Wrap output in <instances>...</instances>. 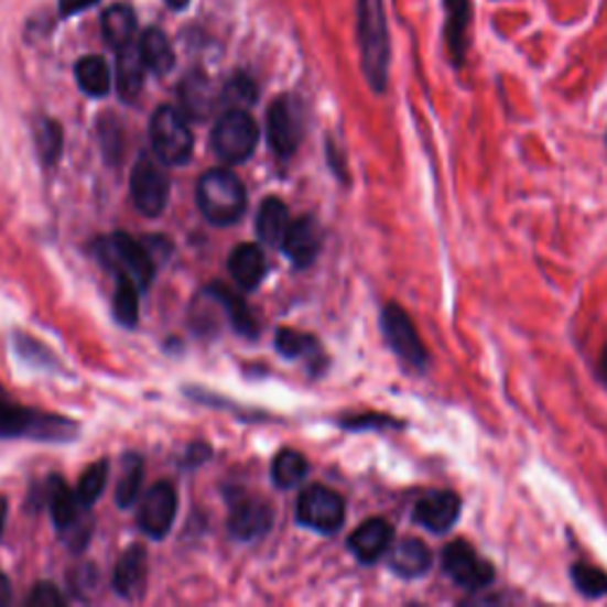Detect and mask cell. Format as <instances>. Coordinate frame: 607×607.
<instances>
[{"label": "cell", "instance_id": "4fadbf2b", "mask_svg": "<svg viewBox=\"0 0 607 607\" xmlns=\"http://www.w3.org/2000/svg\"><path fill=\"white\" fill-rule=\"evenodd\" d=\"M176 508H178L176 489L171 487L169 481L154 485L143 496V503H140L138 527L152 539H164L169 534L171 524L176 520Z\"/></svg>", "mask_w": 607, "mask_h": 607}, {"label": "cell", "instance_id": "74e56055", "mask_svg": "<svg viewBox=\"0 0 607 607\" xmlns=\"http://www.w3.org/2000/svg\"><path fill=\"white\" fill-rule=\"evenodd\" d=\"M26 605H31V607H62V605H65V596H62L59 588H55L53 584H39L34 588V594L29 596Z\"/></svg>", "mask_w": 607, "mask_h": 607}, {"label": "cell", "instance_id": "1f68e13d", "mask_svg": "<svg viewBox=\"0 0 607 607\" xmlns=\"http://www.w3.org/2000/svg\"><path fill=\"white\" fill-rule=\"evenodd\" d=\"M140 290L133 280L129 278H117V292H115V316L121 325H127V328H133V325L138 323V314H140V306H138V297H140Z\"/></svg>", "mask_w": 607, "mask_h": 607}, {"label": "cell", "instance_id": "ffe728a7", "mask_svg": "<svg viewBox=\"0 0 607 607\" xmlns=\"http://www.w3.org/2000/svg\"><path fill=\"white\" fill-rule=\"evenodd\" d=\"M228 269L230 275L242 290H254L267 275V257H263L261 247L245 242L240 247L232 249V254L228 259Z\"/></svg>", "mask_w": 607, "mask_h": 607}, {"label": "cell", "instance_id": "d6a6232c", "mask_svg": "<svg viewBox=\"0 0 607 607\" xmlns=\"http://www.w3.org/2000/svg\"><path fill=\"white\" fill-rule=\"evenodd\" d=\"M572 582L577 590L586 598H603L607 596V574L588 563H574L572 570Z\"/></svg>", "mask_w": 607, "mask_h": 607}, {"label": "cell", "instance_id": "603a6c76", "mask_svg": "<svg viewBox=\"0 0 607 607\" xmlns=\"http://www.w3.org/2000/svg\"><path fill=\"white\" fill-rule=\"evenodd\" d=\"M138 51L145 62V67L158 76L169 74L176 65V55H174V48H171V41L158 26H150L143 31V36L138 41Z\"/></svg>", "mask_w": 607, "mask_h": 607}, {"label": "cell", "instance_id": "d4e9b609", "mask_svg": "<svg viewBox=\"0 0 607 607\" xmlns=\"http://www.w3.org/2000/svg\"><path fill=\"white\" fill-rule=\"evenodd\" d=\"M290 228V216L283 199L267 197L261 202L257 214V236L263 245H283L285 232Z\"/></svg>", "mask_w": 607, "mask_h": 607}, {"label": "cell", "instance_id": "5bb4252c", "mask_svg": "<svg viewBox=\"0 0 607 607\" xmlns=\"http://www.w3.org/2000/svg\"><path fill=\"white\" fill-rule=\"evenodd\" d=\"M460 506V496L454 491H430L415 501L413 520L432 534H446L456 527Z\"/></svg>", "mask_w": 607, "mask_h": 607}, {"label": "cell", "instance_id": "83f0119b", "mask_svg": "<svg viewBox=\"0 0 607 607\" xmlns=\"http://www.w3.org/2000/svg\"><path fill=\"white\" fill-rule=\"evenodd\" d=\"M207 294L226 308V314H228V318L232 323V328H236L242 337H249V339L259 337V323H257V318L252 316V311L247 308V304L242 302V297H238L236 292H230L224 285H212L207 290Z\"/></svg>", "mask_w": 607, "mask_h": 607}, {"label": "cell", "instance_id": "30bf717a", "mask_svg": "<svg viewBox=\"0 0 607 607\" xmlns=\"http://www.w3.org/2000/svg\"><path fill=\"white\" fill-rule=\"evenodd\" d=\"M297 520L321 534H335L345 524V501L337 491L314 485L300 494Z\"/></svg>", "mask_w": 607, "mask_h": 607}, {"label": "cell", "instance_id": "9a60e30c", "mask_svg": "<svg viewBox=\"0 0 607 607\" xmlns=\"http://www.w3.org/2000/svg\"><path fill=\"white\" fill-rule=\"evenodd\" d=\"M444 12H446L444 39L448 45L451 62H454L456 67H463L473 43L470 29L475 20V6L473 0H444Z\"/></svg>", "mask_w": 607, "mask_h": 607}, {"label": "cell", "instance_id": "ac0fdd59", "mask_svg": "<svg viewBox=\"0 0 607 607\" xmlns=\"http://www.w3.org/2000/svg\"><path fill=\"white\" fill-rule=\"evenodd\" d=\"M283 249H285L288 259L297 269L311 267L321 249L318 224L311 219V216H302V219L290 224V228L285 232V240H283Z\"/></svg>", "mask_w": 607, "mask_h": 607}, {"label": "cell", "instance_id": "e575fe53", "mask_svg": "<svg viewBox=\"0 0 607 607\" xmlns=\"http://www.w3.org/2000/svg\"><path fill=\"white\" fill-rule=\"evenodd\" d=\"M36 143L41 150L43 162H57L59 152H62V143H65V136H62L59 123L53 119H41L36 127Z\"/></svg>", "mask_w": 607, "mask_h": 607}, {"label": "cell", "instance_id": "f546056e", "mask_svg": "<svg viewBox=\"0 0 607 607\" xmlns=\"http://www.w3.org/2000/svg\"><path fill=\"white\" fill-rule=\"evenodd\" d=\"M306 473H308L306 458L300 454V451H290V448L280 451L273 460V468H271L273 485H278L280 489L297 487L300 481L306 477Z\"/></svg>", "mask_w": 607, "mask_h": 607}, {"label": "cell", "instance_id": "60d3db41", "mask_svg": "<svg viewBox=\"0 0 607 607\" xmlns=\"http://www.w3.org/2000/svg\"><path fill=\"white\" fill-rule=\"evenodd\" d=\"M10 582L3 572H0V605H8L10 603Z\"/></svg>", "mask_w": 607, "mask_h": 607}, {"label": "cell", "instance_id": "4dcf8cb0", "mask_svg": "<svg viewBox=\"0 0 607 607\" xmlns=\"http://www.w3.org/2000/svg\"><path fill=\"white\" fill-rule=\"evenodd\" d=\"M275 349L285 356V359H314L318 351V342L304 335L300 330H290V328H280L275 333Z\"/></svg>", "mask_w": 607, "mask_h": 607}, {"label": "cell", "instance_id": "7a4b0ae2", "mask_svg": "<svg viewBox=\"0 0 607 607\" xmlns=\"http://www.w3.org/2000/svg\"><path fill=\"white\" fill-rule=\"evenodd\" d=\"M76 432L79 427L72 420L24 409L0 389V440L26 437L39 442H72Z\"/></svg>", "mask_w": 607, "mask_h": 607}, {"label": "cell", "instance_id": "7c38bea8", "mask_svg": "<svg viewBox=\"0 0 607 607\" xmlns=\"http://www.w3.org/2000/svg\"><path fill=\"white\" fill-rule=\"evenodd\" d=\"M48 506L55 527L62 534H67V541L74 549H84L88 543L90 532L82 522V508L79 494L72 491L59 477H53L48 481Z\"/></svg>", "mask_w": 607, "mask_h": 607}, {"label": "cell", "instance_id": "277c9868", "mask_svg": "<svg viewBox=\"0 0 607 607\" xmlns=\"http://www.w3.org/2000/svg\"><path fill=\"white\" fill-rule=\"evenodd\" d=\"M105 269H110L117 278H129L140 290H148L154 278V261L150 249L123 232L100 238L93 247Z\"/></svg>", "mask_w": 607, "mask_h": 607}, {"label": "cell", "instance_id": "cb8c5ba5", "mask_svg": "<svg viewBox=\"0 0 607 607\" xmlns=\"http://www.w3.org/2000/svg\"><path fill=\"white\" fill-rule=\"evenodd\" d=\"M102 36L105 41L112 45L115 51H123L133 45L136 39V29H138V20L136 12L129 6H110L102 12Z\"/></svg>", "mask_w": 607, "mask_h": 607}, {"label": "cell", "instance_id": "b9f144b4", "mask_svg": "<svg viewBox=\"0 0 607 607\" xmlns=\"http://www.w3.org/2000/svg\"><path fill=\"white\" fill-rule=\"evenodd\" d=\"M598 378L603 380V384L607 387V345L603 347L600 351V359H598Z\"/></svg>", "mask_w": 607, "mask_h": 607}, {"label": "cell", "instance_id": "3957f363", "mask_svg": "<svg viewBox=\"0 0 607 607\" xmlns=\"http://www.w3.org/2000/svg\"><path fill=\"white\" fill-rule=\"evenodd\" d=\"M197 205L214 226L236 224L247 209L245 185L232 171L212 169L197 183Z\"/></svg>", "mask_w": 607, "mask_h": 607}, {"label": "cell", "instance_id": "f1b7e54d", "mask_svg": "<svg viewBox=\"0 0 607 607\" xmlns=\"http://www.w3.org/2000/svg\"><path fill=\"white\" fill-rule=\"evenodd\" d=\"M143 477H145L143 458H140L138 454L123 456L121 477L117 485V506L119 508H131L136 503L140 487H143Z\"/></svg>", "mask_w": 607, "mask_h": 607}, {"label": "cell", "instance_id": "44dd1931", "mask_svg": "<svg viewBox=\"0 0 607 607\" xmlns=\"http://www.w3.org/2000/svg\"><path fill=\"white\" fill-rule=\"evenodd\" d=\"M148 574V555L143 546H131L121 555L119 565L115 570V588L123 598H138L145 588Z\"/></svg>", "mask_w": 607, "mask_h": 607}, {"label": "cell", "instance_id": "6da1fadb", "mask_svg": "<svg viewBox=\"0 0 607 607\" xmlns=\"http://www.w3.org/2000/svg\"><path fill=\"white\" fill-rule=\"evenodd\" d=\"M356 39H359L366 82L382 96L389 84V62H392V41H389L382 0H359V6H356Z\"/></svg>", "mask_w": 607, "mask_h": 607}, {"label": "cell", "instance_id": "d590c367", "mask_svg": "<svg viewBox=\"0 0 607 607\" xmlns=\"http://www.w3.org/2000/svg\"><path fill=\"white\" fill-rule=\"evenodd\" d=\"M224 100L232 107V110H245V107H249L257 100V88L247 79V76L240 74L236 79L228 82L224 90Z\"/></svg>", "mask_w": 607, "mask_h": 607}, {"label": "cell", "instance_id": "5b68a950", "mask_svg": "<svg viewBox=\"0 0 607 607\" xmlns=\"http://www.w3.org/2000/svg\"><path fill=\"white\" fill-rule=\"evenodd\" d=\"M150 143L158 158L169 166H181L193 158V131L185 112L178 107L164 105L152 115Z\"/></svg>", "mask_w": 607, "mask_h": 607}, {"label": "cell", "instance_id": "ba28073f", "mask_svg": "<svg viewBox=\"0 0 607 607\" xmlns=\"http://www.w3.org/2000/svg\"><path fill=\"white\" fill-rule=\"evenodd\" d=\"M131 197L136 209L150 216H160L166 209L169 202V174L164 169V162L154 154H140L133 171H131Z\"/></svg>", "mask_w": 607, "mask_h": 607}, {"label": "cell", "instance_id": "8992f818", "mask_svg": "<svg viewBox=\"0 0 607 607\" xmlns=\"http://www.w3.org/2000/svg\"><path fill=\"white\" fill-rule=\"evenodd\" d=\"M442 570L446 577L468 594H479L494 584L496 570L468 541L456 539L442 551Z\"/></svg>", "mask_w": 607, "mask_h": 607}, {"label": "cell", "instance_id": "484cf974", "mask_svg": "<svg viewBox=\"0 0 607 607\" xmlns=\"http://www.w3.org/2000/svg\"><path fill=\"white\" fill-rule=\"evenodd\" d=\"M117 86H119V96L123 100H136L140 96V90L145 86V62L140 57V51L136 45H129V48L117 51Z\"/></svg>", "mask_w": 607, "mask_h": 607}, {"label": "cell", "instance_id": "f35d334b", "mask_svg": "<svg viewBox=\"0 0 607 607\" xmlns=\"http://www.w3.org/2000/svg\"><path fill=\"white\" fill-rule=\"evenodd\" d=\"M98 3L100 0H57V8H59L62 18H74V14H79Z\"/></svg>", "mask_w": 607, "mask_h": 607}, {"label": "cell", "instance_id": "f6af8a7d", "mask_svg": "<svg viewBox=\"0 0 607 607\" xmlns=\"http://www.w3.org/2000/svg\"><path fill=\"white\" fill-rule=\"evenodd\" d=\"M605 143H607V133H605Z\"/></svg>", "mask_w": 607, "mask_h": 607}, {"label": "cell", "instance_id": "8d00e7d4", "mask_svg": "<svg viewBox=\"0 0 607 607\" xmlns=\"http://www.w3.org/2000/svg\"><path fill=\"white\" fill-rule=\"evenodd\" d=\"M342 427L345 430H354V432H361V430H387V427H403V423H399V420L389 418V415H359V418H351V420H342Z\"/></svg>", "mask_w": 607, "mask_h": 607}, {"label": "cell", "instance_id": "ee69618b", "mask_svg": "<svg viewBox=\"0 0 607 607\" xmlns=\"http://www.w3.org/2000/svg\"><path fill=\"white\" fill-rule=\"evenodd\" d=\"M191 0H166V6L169 8H174V10H183V8H188Z\"/></svg>", "mask_w": 607, "mask_h": 607}, {"label": "cell", "instance_id": "836d02e7", "mask_svg": "<svg viewBox=\"0 0 607 607\" xmlns=\"http://www.w3.org/2000/svg\"><path fill=\"white\" fill-rule=\"evenodd\" d=\"M107 473H110V465H107V460L93 463L90 468L84 473V477L79 481V489H76V494H79V501L84 503V508H90L93 503L98 501L100 494L105 491Z\"/></svg>", "mask_w": 607, "mask_h": 607}, {"label": "cell", "instance_id": "7402d4cb", "mask_svg": "<svg viewBox=\"0 0 607 607\" xmlns=\"http://www.w3.org/2000/svg\"><path fill=\"white\" fill-rule=\"evenodd\" d=\"M181 96V110L185 117L193 119H207L216 107V93L205 74H188L178 86Z\"/></svg>", "mask_w": 607, "mask_h": 607}, {"label": "cell", "instance_id": "d6986e66", "mask_svg": "<svg viewBox=\"0 0 607 607\" xmlns=\"http://www.w3.org/2000/svg\"><path fill=\"white\" fill-rule=\"evenodd\" d=\"M434 557L430 549L420 539H401L397 546L389 551V570L399 574L401 579L425 577L432 570Z\"/></svg>", "mask_w": 607, "mask_h": 607}, {"label": "cell", "instance_id": "e0dca14e", "mask_svg": "<svg viewBox=\"0 0 607 607\" xmlns=\"http://www.w3.org/2000/svg\"><path fill=\"white\" fill-rule=\"evenodd\" d=\"M394 539V529L382 518H372L356 527V532L349 536V551L356 555V560L370 565L378 563V560L389 551Z\"/></svg>", "mask_w": 607, "mask_h": 607}, {"label": "cell", "instance_id": "9c48e42d", "mask_svg": "<svg viewBox=\"0 0 607 607\" xmlns=\"http://www.w3.org/2000/svg\"><path fill=\"white\" fill-rule=\"evenodd\" d=\"M380 328L389 349H392L403 364L415 370H425L430 366V351L425 349L423 339H420L411 316L399 304H387L382 308Z\"/></svg>", "mask_w": 607, "mask_h": 607}, {"label": "cell", "instance_id": "ab89813d", "mask_svg": "<svg viewBox=\"0 0 607 607\" xmlns=\"http://www.w3.org/2000/svg\"><path fill=\"white\" fill-rule=\"evenodd\" d=\"M209 454H212V451H209V446H205V444H195L193 448H191V460L188 463H185V465H197V463H205L207 458H209Z\"/></svg>", "mask_w": 607, "mask_h": 607}, {"label": "cell", "instance_id": "7bdbcfd3", "mask_svg": "<svg viewBox=\"0 0 607 607\" xmlns=\"http://www.w3.org/2000/svg\"><path fill=\"white\" fill-rule=\"evenodd\" d=\"M6 518H8V501H6V498H3V496H0V534H3Z\"/></svg>", "mask_w": 607, "mask_h": 607}, {"label": "cell", "instance_id": "52a82bcc", "mask_svg": "<svg viewBox=\"0 0 607 607\" xmlns=\"http://www.w3.org/2000/svg\"><path fill=\"white\" fill-rule=\"evenodd\" d=\"M259 129L257 121L245 110H228L212 131V148L219 160L228 164H240L252 158L257 148Z\"/></svg>", "mask_w": 607, "mask_h": 607}, {"label": "cell", "instance_id": "2e32d148", "mask_svg": "<svg viewBox=\"0 0 607 607\" xmlns=\"http://www.w3.org/2000/svg\"><path fill=\"white\" fill-rule=\"evenodd\" d=\"M273 524V510L267 501L261 498H240V501L232 506L228 529L230 534L238 541H254L263 536Z\"/></svg>", "mask_w": 607, "mask_h": 607}, {"label": "cell", "instance_id": "8fae6325", "mask_svg": "<svg viewBox=\"0 0 607 607\" xmlns=\"http://www.w3.org/2000/svg\"><path fill=\"white\" fill-rule=\"evenodd\" d=\"M302 131H304V119L300 112V105L292 98H278L267 115V133L271 150L278 154L280 160L292 158L302 143Z\"/></svg>", "mask_w": 607, "mask_h": 607}, {"label": "cell", "instance_id": "4316f807", "mask_svg": "<svg viewBox=\"0 0 607 607\" xmlns=\"http://www.w3.org/2000/svg\"><path fill=\"white\" fill-rule=\"evenodd\" d=\"M76 84L90 98H102L107 96V90L112 86V74L110 65H107L105 57L100 55H86L74 67Z\"/></svg>", "mask_w": 607, "mask_h": 607}]
</instances>
